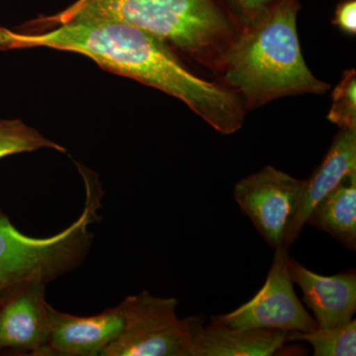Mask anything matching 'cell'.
<instances>
[{"label": "cell", "instance_id": "6da1fadb", "mask_svg": "<svg viewBox=\"0 0 356 356\" xmlns=\"http://www.w3.org/2000/svg\"><path fill=\"white\" fill-rule=\"evenodd\" d=\"M48 48L86 56L99 67L181 100L222 135L242 123L238 96L187 70L161 40L140 28L110 19H77L41 29L0 27V50Z\"/></svg>", "mask_w": 356, "mask_h": 356}, {"label": "cell", "instance_id": "7a4b0ae2", "mask_svg": "<svg viewBox=\"0 0 356 356\" xmlns=\"http://www.w3.org/2000/svg\"><path fill=\"white\" fill-rule=\"evenodd\" d=\"M77 19L135 26L219 76L243 26L224 0H76L60 13L21 27L41 29Z\"/></svg>", "mask_w": 356, "mask_h": 356}, {"label": "cell", "instance_id": "3957f363", "mask_svg": "<svg viewBox=\"0 0 356 356\" xmlns=\"http://www.w3.org/2000/svg\"><path fill=\"white\" fill-rule=\"evenodd\" d=\"M299 9L298 0H276L243 22L220 77L245 110L286 96L325 95L331 88L314 76L302 55Z\"/></svg>", "mask_w": 356, "mask_h": 356}, {"label": "cell", "instance_id": "277c9868", "mask_svg": "<svg viewBox=\"0 0 356 356\" xmlns=\"http://www.w3.org/2000/svg\"><path fill=\"white\" fill-rule=\"evenodd\" d=\"M86 189L81 216L49 238L24 235L0 211V304L26 283L56 280L79 266L88 254L93 238L89 227L97 221L102 195L89 180Z\"/></svg>", "mask_w": 356, "mask_h": 356}, {"label": "cell", "instance_id": "5b68a950", "mask_svg": "<svg viewBox=\"0 0 356 356\" xmlns=\"http://www.w3.org/2000/svg\"><path fill=\"white\" fill-rule=\"evenodd\" d=\"M121 305L123 329L102 356H192L193 317H177V299L144 290Z\"/></svg>", "mask_w": 356, "mask_h": 356}, {"label": "cell", "instance_id": "8992f818", "mask_svg": "<svg viewBox=\"0 0 356 356\" xmlns=\"http://www.w3.org/2000/svg\"><path fill=\"white\" fill-rule=\"evenodd\" d=\"M304 184L305 180L267 165L234 187V198L241 211L273 250L284 248Z\"/></svg>", "mask_w": 356, "mask_h": 356}, {"label": "cell", "instance_id": "52a82bcc", "mask_svg": "<svg viewBox=\"0 0 356 356\" xmlns=\"http://www.w3.org/2000/svg\"><path fill=\"white\" fill-rule=\"evenodd\" d=\"M289 259L287 248L274 250L273 264L259 291L235 311L214 316L213 322L238 329L301 332L318 329L294 291L288 268Z\"/></svg>", "mask_w": 356, "mask_h": 356}, {"label": "cell", "instance_id": "ba28073f", "mask_svg": "<svg viewBox=\"0 0 356 356\" xmlns=\"http://www.w3.org/2000/svg\"><path fill=\"white\" fill-rule=\"evenodd\" d=\"M46 284L40 280L26 283L0 304V353L41 356L50 336Z\"/></svg>", "mask_w": 356, "mask_h": 356}, {"label": "cell", "instance_id": "9c48e42d", "mask_svg": "<svg viewBox=\"0 0 356 356\" xmlns=\"http://www.w3.org/2000/svg\"><path fill=\"white\" fill-rule=\"evenodd\" d=\"M48 309L50 336L41 356H102L123 329L121 303L90 317L70 315L50 305Z\"/></svg>", "mask_w": 356, "mask_h": 356}, {"label": "cell", "instance_id": "30bf717a", "mask_svg": "<svg viewBox=\"0 0 356 356\" xmlns=\"http://www.w3.org/2000/svg\"><path fill=\"white\" fill-rule=\"evenodd\" d=\"M290 277L303 293V301L315 315L318 329H331L353 320L356 312V274L323 276L290 257Z\"/></svg>", "mask_w": 356, "mask_h": 356}, {"label": "cell", "instance_id": "8fae6325", "mask_svg": "<svg viewBox=\"0 0 356 356\" xmlns=\"http://www.w3.org/2000/svg\"><path fill=\"white\" fill-rule=\"evenodd\" d=\"M356 170V129H339L322 163L305 179L301 202L284 248L289 250L305 226L313 208Z\"/></svg>", "mask_w": 356, "mask_h": 356}, {"label": "cell", "instance_id": "7c38bea8", "mask_svg": "<svg viewBox=\"0 0 356 356\" xmlns=\"http://www.w3.org/2000/svg\"><path fill=\"white\" fill-rule=\"evenodd\" d=\"M286 331L238 329L193 317L192 356H270L286 343Z\"/></svg>", "mask_w": 356, "mask_h": 356}, {"label": "cell", "instance_id": "4fadbf2b", "mask_svg": "<svg viewBox=\"0 0 356 356\" xmlns=\"http://www.w3.org/2000/svg\"><path fill=\"white\" fill-rule=\"evenodd\" d=\"M306 224L329 234L344 248L356 250V170L313 208Z\"/></svg>", "mask_w": 356, "mask_h": 356}, {"label": "cell", "instance_id": "5bb4252c", "mask_svg": "<svg viewBox=\"0 0 356 356\" xmlns=\"http://www.w3.org/2000/svg\"><path fill=\"white\" fill-rule=\"evenodd\" d=\"M305 341L313 348L314 356H355L356 321L331 329L312 332H289L286 343Z\"/></svg>", "mask_w": 356, "mask_h": 356}, {"label": "cell", "instance_id": "9a60e30c", "mask_svg": "<svg viewBox=\"0 0 356 356\" xmlns=\"http://www.w3.org/2000/svg\"><path fill=\"white\" fill-rule=\"evenodd\" d=\"M40 149L65 152L64 147L47 139L24 122L18 119H0V159L11 154L31 153Z\"/></svg>", "mask_w": 356, "mask_h": 356}, {"label": "cell", "instance_id": "2e32d148", "mask_svg": "<svg viewBox=\"0 0 356 356\" xmlns=\"http://www.w3.org/2000/svg\"><path fill=\"white\" fill-rule=\"evenodd\" d=\"M327 119L339 129H356V72L346 70L332 92Z\"/></svg>", "mask_w": 356, "mask_h": 356}, {"label": "cell", "instance_id": "e0dca14e", "mask_svg": "<svg viewBox=\"0 0 356 356\" xmlns=\"http://www.w3.org/2000/svg\"><path fill=\"white\" fill-rule=\"evenodd\" d=\"M332 23L343 33L356 34V2L355 0H346L337 7Z\"/></svg>", "mask_w": 356, "mask_h": 356}, {"label": "cell", "instance_id": "ac0fdd59", "mask_svg": "<svg viewBox=\"0 0 356 356\" xmlns=\"http://www.w3.org/2000/svg\"><path fill=\"white\" fill-rule=\"evenodd\" d=\"M243 13V22L254 17L257 14L271 6L276 0H236Z\"/></svg>", "mask_w": 356, "mask_h": 356}]
</instances>
